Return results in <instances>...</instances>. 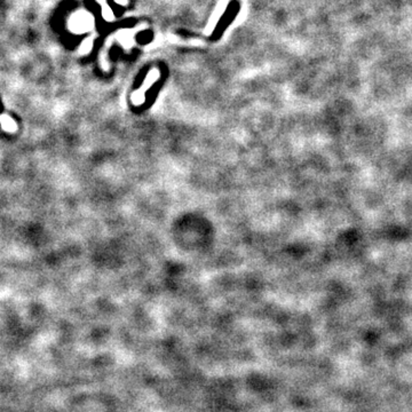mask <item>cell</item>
Masks as SVG:
<instances>
[]
</instances>
